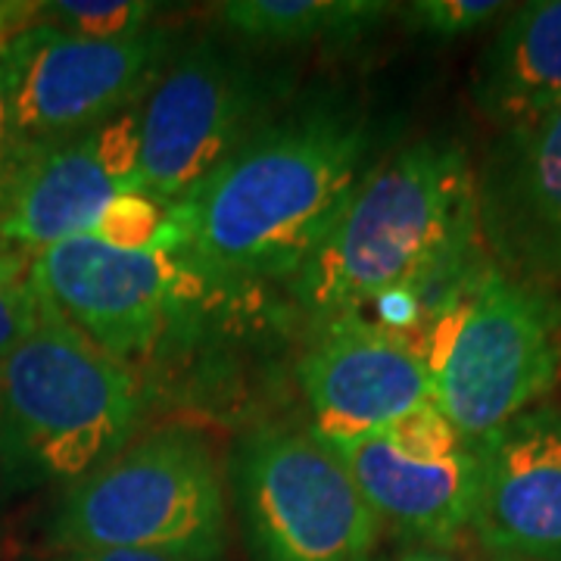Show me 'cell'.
Masks as SVG:
<instances>
[{"label": "cell", "instance_id": "1", "mask_svg": "<svg viewBox=\"0 0 561 561\" xmlns=\"http://www.w3.org/2000/svg\"><path fill=\"white\" fill-rule=\"evenodd\" d=\"M368 150L365 119L341 106L268 122L172 203V256L203 280H294L359 191Z\"/></svg>", "mask_w": 561, "mask_h": 561}, {"label": "cell", "instance_id": "2", "mask_svg": "<svg viewBox=\"0 0 561 561\" xmlns=\"http://www.w3.org/2000/svg\"><path fill=\"white\" fill-rule=\"evenodd\" d=\"M478 241V181L465 150L453 140H419L368 169L334 231L294 278V294L324 324L383 294L412 290L427 321L440 309L437 287L453 294L481 272L471 265Z\"/></svg>", "mask_w": 561, "mask_h": 561}, {"label": "cell", "instance_id": "3", "mask_svg": "<svg viewBox=\"0 0 561 561\" xmlns=\"http://www.w3.org/2000/svg\"><path fill=\"white\" fill-rule=\"evenodd\" d=\"M140 383L41 297L35 328L0 359L7 486L76 483L119 456L140 421Z\"/></svg>", "mask_w": 561, "mask_h": 561}, {"label": "cell", "instance_id": "4", "mask_svg": "<svg viewBox=\"0 0 561 561\" xmlns=\"http://www.w3.org/2000/svg\"><path fill=\"white\" fill-rule=\"evenodd\" d=\"M50 546L140 549L213 561L225 549V493L209 446L187 431L128 443L69 483L50 522Z\"/></svg>", "mask_w": 561, "mask_h": 561}, {"label": "cell", "instance_id": "5", "mask_svg": "<svg viewBox=\"0 0 561 561\" xmlns=\"http://www.w3.org/2000/svg\"><path fill=\"white\" fill-rule=\"evenodd\" d=\"M561 375V302L552 290L486 265L434 402L468 446H481L534 409Z\"/></svg>", "mask_w": 561, "mask_h": 561}, {"label": "cell", "instance_id": "6", "mask_svg": "<svg viewBox=\"0 0 561 561\" xmlns=\"http://www.w3.org/2000/svg\"><path fill=\"white\" fill-rule=\"evenodd\" d=\"M234 490L256 561H365L378 542L381 518L316 434L262 427L247 437Z\"/></svg>", "mask_w": 561, "mask_h": 561}, {"label": "cell", "instance_id": "7", "mask_svg": "<svg viewBox=\"0 0 561 561\" xmlns=\"http://www.w3.org/2000/svg\"><path fill=\"white\" fill-rule=\"evenodd\" d=\"M275 84L221 41H201L140 103V191L165 203L194 194L262 131Z\"/></svg>", "mask_w": 561, "mask_h": 561}, {"label": "cell", "instance_id": "8", "mask_svg": "<svg viewBox=\"0 0 561 561\" xmlns=\"http://www.w3.org/2000/svg\"><path fill=\"white\" fill-rule=\"evenodd\" d=\"M175 47L169 28L150 25L116 41L79 38L38 22L0 50L20 140H66L144 101L165 76Z\"/></svg>", "mask_w": 561, "mask_h": 561}, {"label": "cell", "instance_id": "9", "mask_svg": "<svg viewBox=\"0 0 561 561\" xmlns=\"http://www.w3.org/2000/svg\"><path fill=\"white\" fill-rule=\"evenodd\" d=\"M28 280L62 319L122 365L157 350L206 280L162 250H116L91 234L35 253Z\"/></svg>", "mask_w": 561, "mask_h": 561}, {"label": "cell", "instance_id": "10", "mask_svg": "<svg viewBox=\"0 0 561 561\" xmlns=\"http://www.w3.org/2000/svg\"><path fill=\"white\" fill-rule=\"evenodd\" d=\"M478 181V225L512 278L561 284V106L502 128Z\"/></svg>", "mask_w": 561, "mask_h": 561}, {"label": "cell", "instance_id": "11", "mask_svg": "<svg viewBox=\"0 0 561 561\" xmlns=\"http://www.w3.org/2000/svg\"><path fill=\"white\" fill-rule=\"evenodd\" d=\"M297 375L316 437L324 443L375 437L390 421L434 400V381L409 346L359 316L324 321Z\"/></svg>", "mask_w": 561, "mask_h": 561}, {"label": "cell", "instance_id": "12", "mask_svg": "<svg viewBox=\"0 0 561 561\" xmlns=\"http://www.w3.org/2000/svg\"><path fill=\"white\" fill-rule=\"evenodd\" d=\"M471 527L502 559L561 561V412L527 409L478 446Z\"/></svg>", "mask_w": 561, "mask_h": 561}, {"label": "cell", "instance_id": "13", "mask_svg": "<svg viewBox=\"0 0 561 561\" xmlns=\"http://www.w3.org/2000/svg\"><path fill=\"white\" fill-rule=\"evenodd\" d=\"M116 194L125 191L94 128L66 140H16L0 162V238L44 250L91 234Z\"/></svg>", "mask_w": 561, "mask_h": 561}, {"label": "cell", "instance_id": "14", "mask_svg": "<svg viewBox=\"0 0 561 561\" xmlns=\"http://www.w3.org/2000/svg\"><path fill=\"white\" fill-rule=\"evenodd\" d=\"M346 465L365 502L400 534L424 542H453L474 518L481 453L465 446L446 461H412L383 437L328 443Z\"/></svg>", "mask_w": 561, "mask_h": 561}, {"label": "cell", "instance_id": "15", "mask_svg": "<svg viewBox=\"0 0 561 561\" xmlns=\"http://www.w3.org/2000/svg\"><path fill=\"white\" fill-rule=\"evenodd\" d=\"M496 128H515L561 106V0L522 3L483 50L471 84Z\"/></svg>", "mask_w": 561, "mask_h": 561}, {"label": "cell", "instance_id": "16", "mask_svg": "<svg viewBox=\"0 0 561 561\" xmlns=\"http://www.w3.org/2000/svg\"><path fill=\"white\" fill-rule=\"evenodd\" d=\"M390 7L375 0H238L221 3V22L262 47H290L321 38H356Z\"/></svg>", "mask_w": 561, "mask_h": 561}, {"label": "cell", "instance_id": "17", "mask_svg": "<svg viewBox=\"0 0 561 561\" xmlns=\"http://www.w3.org/2000/svg\"><path fill=\"white\" fill-rule=\"evenodd\" d=\"M94 241L116 247V250H162L172 253L175 247V225H172V203L157 201L144 191H125L106 203L98 225L91 228Z\"/></svg>", "mask_w": 561, "mask_h": 561}, {"label": "cell", "instance_id": "18", "mask_svg": "<svg viewBox=\"0 0 561 561\" xmlns=\"http://www.w3.org/2000/svg\"><path fill=\"white\" fill-rule=\"evenodd\" d=\"M157 3L144 0H62V3H41L38 20L47 25H66L79 38L116 41L138 35L150 28Z\"/></svg>", "mask_w": 561, "mask_h": 561}, {"label": "cell", "instance_id": "19", "mask_svg": "<svg viewBox=\"0 0 561 561\" xmlns=\"http://www.w3.org/2000/svg\"><path fill=\"white\" fill-rule=\"evenodd\" d=\"M378 437H383L387 446L400 453L402 459L424 461V465L453 459L468 446L434 400L421 402L412 412L390 421Z\"/></svg>", "mask_w": 561, "mask_h": 561}, {"label": "cell", "instance_id": "20", "mask_svg": "<svg viewBox=\"0 0 561 561\" xmlns=\"http://www.w3.org/2000/svg\"><path fill=\"white\" fill-rule=\"evenodd\" d=\"M502 10L508 7L493 0H419L405 10V20L427 38L449 41L481 28Z\"/></svg>", "mask_w": 561, "mask_h": 561}, {"label": "cell", "instance_id": "21", "mask_svg": "<svg viewBox=\"0 0 561 561\" xmlns=\"http://www.w3.org/2000/svg\"><path fill=\"white\" fill-rule=\"evenodd\" d=\"M41 316V294L32 280L0 284V359L20 346V341L35 328Z\"/></svg>", "mask_w": 561, "mask_h": 561}, {"label": "cell", "instance_id": "22", "mask_svg": "<svg viewBox=\"0 0 561 561\" xmlns=\"http://www.w3.org/2000/svg\"><path fill=\"white\" fill-rule=\"evenodd\" d=\"M47 561H187L162 552H140V549H69L54 552Z\"/></svg>", "mask_w": 561, "mask_h": 561}, {"label": "cell", "instance_id": "23", "mask_svg": "<svg viewBox=\"0 0 561 561\" xmlns=\"http://www.w3.org/2000/svg\"><path fill=\"white\" fill-rule=\"evenodd\" d=\"M41 3H0V50L20 32L38 25Z\"/></svg>", "mask_w": 561, "mask_h": 561}, {"label": "cell", "instance_id": "24", "mask_svg": "<svg viewBox=\"0 0 561 561\" xmlns=\"http://www.w3.org/2000/svg\"><path fill=\"white\" fill-rule=\"evenodd\" d=\"M16 125H13V110H10V94H7V79L0 72V162L10 157V150L16 147Z\"/></svg>", "mask_w": 561, "mask_h": 561}, {"label": "cell", "instance_id": "25", "mask_svg": "<svg viewBox=\"0 0 561 561\" xmlns=\"http://www.w3.org/2000/svg\"><path fill=\"white\" fill-rule=\"evenodd\" d=\"M405 561H449V559H443V556H434V552H419V556H409Z\"/></svg>", "mask_w": 561, "mask_h": 561}, {"label": "cell", "instance_id": "26", "mask_svg": "<svg viewBox=\"0 0 561 561\" xmlns=\"http://www.w3.org/2000/svg\"><path fill=\"white\" fill-rule=\"evenodd\" d=\"M10 486H7V474H3V461H0V493H7Z\"/></svg>", "mask_w": 561, "mask_h": 561}]
</instances>
